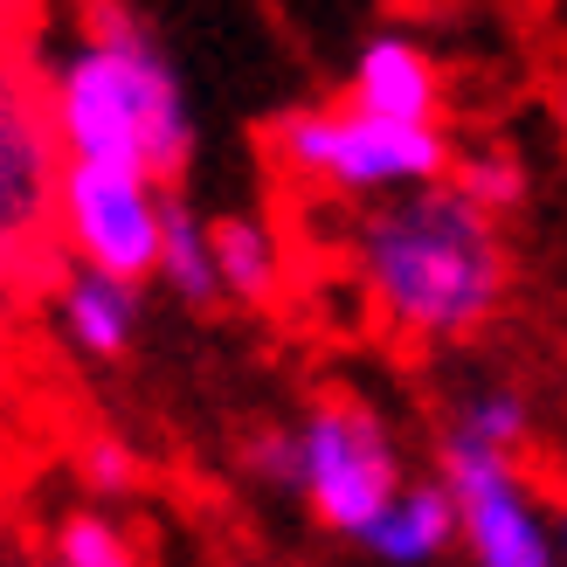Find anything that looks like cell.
<instances>
[{"label": "cell", "mask_w": 567, "mask_h": 567, "mask_svg": "<svg viewBox=\"0 0 567 567\" xmlns=\"http://www.w3.org/2000/svg\"><path fill=\"white\" fill-rule=\"evenodd\" d=\"M49 104L70 166H104V174H132V181L181 174L194 138L181 76L138 14L97 8L83 21V42L49 70Z\"/></svg>", "instance_id": "1"}, {"label": "cell", "mask_w": 567, "mask_h": 567, "mask_svg": "<svg viewBox=\"0 0 567 567\" xmlns=\"http://www.w3.org/2000/svg\"><path fill=\"white\" fill-rule=\"evenodd\" d=\"M360 277L394 326L422 339L477 332L505 298L498 221L457 187H415L360 221Z\"/></svg>", "instance_id": "2"}, {"label": "cell", "mask_w": 567, "mask_h": 567, "mask_svg": "<svg viewBox=\"0 0 567 567\" xmlns=\"http://www.w3.org/2000/svg\"><path fill=\"white\" fill-rule=\"evenodd\" d=\"M63 138L49 76L28 55V28L0 14V332L8 319L63 291Z\"/></svg>", "instance_id": "3"}, {"label": "cell", "mask_w": 567, "mask_h": 567, "mask_svg": "<svg viewBox=\"0 0 567 567\" xmlns=\"http://www.w3.org/2000/svg\"><path fill=\"white\" fill-rule=\"evenodd\" d=\"M270 153L284 174L298 181H319L339 194H374V187H430L450 146L443 132H422V125H388V118H367L353 104H298L270 118Z\"/></svg>", "instance_id": "4"}, {"label": "cell", "mask_w": 567, "mask_h": 567, "mask_svg": "<svg viewBox=\"0 0 567 567\" xmlns=\"http://www.w3.org/2000/svg\"><path fill=\"white\" fill-rule=\"evenodd\" d=\"M298 450H305V498L319 513V526H332V533L367 540L388 519V505L409 492L381 415L367 402H353V394H326L305 415Z\"/></svg>", "instance_id": "5"}, {"label": "cell", "mask_w": 567, "mask_h": 567, "mask_svg": "<svg viewBox=\"0 0 567 567\" xmlns=\"http://www.w3.org/2000/svg\"><path fill=\"white\" fill-rule=\"evenodd\" d=\"M63 236L83 270L138 284L159 270L166 202H153V181L104 174V166H63Z\"/></svg>", "instance_id": "6"}, {"label": "cell", "mask_w": 567, "mask_h": 567, "mask_svg": "<svg viewBox=\"0 0 567 567\" xmlns=\"http://www.w3.org/2000/svg\"><path fill=\"white\" fill-rule=\"evenodd\" d=\"M443 485L457 498V519H464V547L477 554V567H554V540L533 498L519 485V471L498 457V450L471 443L450 430L443 443Z\"/></svg>", "instance_id": "7"}, {"label": "cell", "mask_w": 567, "mask_h": 567, "mask_svg": "<svg viewBox=\"0 0 567 567\" xmlns=\"http://www.w3.org/2000/svg\"><path fill=\"white\" fill-rule=\"evenodd\" d=\"M353 111L367 118H388V125H422L436 132V111H443V76L436 63L402 35H374L353 55Z\"/></svg>", "instance_id": "8"}, {"label": "cell", "mask_w": 567, "mask_h": 567, "mask_svg": "<svg viewBox=\"0 0 567 567\" xmlns=\"http://www.w3.org/2000/svg\"><path fill=\"white\" fill-rule=\"evenodd\" d=\"M457 533H464V519H457L450 485H409L402 498L388 505V519L367 533V554H381L394 567H430Z\"/></svg>", "instance_id": "9"}, {"label": "cell", "mask_w": 567, "mask_h": 567, "mask_svg": "<svg viewBox=\"0 0 567 567\" xmlns=\"http://www.w3.org/2000/svg\"><path fill=\"white\" fill-rule=\"evenodd\" d=\"M55 298H63V332H70L91 360H118V353L132 347V326H138L132 284L97 277V270H70V284H63Z\"/></svg>", "instance_id": "10"}, {"label": "cell", "mask_w": 567, "mask_h": 567, "mask_svg": "<svg viewBox=\"0 0 567 567\" xmlns=\"http://www.w3.org/2000/svg\"><path fill=\"white\" fill-rule=\"evenodd\" d=\"M159 277L174 298L215 305L221 298V264H215V221H202L187 202H166V243H159Z\"/></svg>", "instance_id": "11"}, {"label": "cell", "mask_w": 567, "mask_h": 567, "mask_svg": "<svg viewBox=\"0 0 567 567\" xmlns=\"http://www.w3.org/2000/svg\"><path fill=\"white\" fill-rule=\"evenodd\" d=\"M215 264H221V291H236L249 305L277 298V236L249 215H221L215 221Z\"/></svg>", "instance_id": "12"}, {"label": "cell", "mask_w": 567, "mask_h": 567, "mask_svg": "<svg viewBox=\"0 0 567 567\" xmlns=\"http://www.w3.org/2000/svg\"><path fill=\"white\" fill-rule=\"evenodd\" d=\"M55 567H132L125 533L97 513H70L55 526Z\"/></svg>", "instance_id": "13"}, {"label": "cell", "mask_w": 567, "mask_h": 567, "mask_svg": "<svg viewBox=\"0 0 567 567\" xmlns=\"http://www.w3.org/2000/svg\"><path fill=\"white\" fill-rule=\"evenodd\" d=\"M457 436L498 450V457H513V443L526 436V402H519V394H505V388L471 394V409L457 415Z\"/></svg>", "instance_id": "14"}, {"label": "cell", "mask_w": 567, "mask_h": 567, "mask_svg": "<svg viewBox=\"0 0 567 567\" xmlns=\"http://www.w3.org/2000/svg\"><path fill=\"white\" fill-rule=\"evenodd\" d=\"M450 187H457L464 202H477L485 215H498L526 194V174H519V159H505V153H471V159H457Z\"/></svg>", "instance_id": "15"}, {"label": "cell", "mask_w": 567, "mask_h": 567, "mask_svg": "<svg viewBox=\"0 0 567 567\" xmlns=\"http://www.w3.org/2000/svg\"><path fill=\"white\" fill-rule=\"evenodd\" d=\"M249 464H257L270 485H305V450H298V436L264 430L257 443H249Z\"/></svg>", "instance_id": "16"}, {"label": "cell", "mask_w": 567, "mask_h": 567, "mask_svg": "<svg viewBox=\"0 0 567 567\" xmlns=\"http://www.w3.org/2000/svg\"><path fill=\"white\" fill-rule=\"evenodd\" d=\"M83 471H91V485H97V492H125L132 477H138L125 443H91V464H83Z\"/></svg>", "instance_id": "17"}, {"label": "cell", "mask_w": 567, "mask_h": 567, "mask_svg": "<svg viewBox=\"0 0 567 567\" xmlns=\"http://www.w3.org/2000/svg\"><path fill=\"white\" fill-rule=\"evenodd\" d=\"M560 554H567V526H560Z\"/></svg>", "instance_id": "18"}]
</instances>
